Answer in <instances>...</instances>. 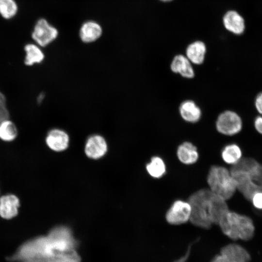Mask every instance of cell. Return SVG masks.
Returning <instances> with one entry per match:
<instances>
[{
  "mask_svg": "<svg viewBox=\"0 0 262 262\" xmlns=\"http://www.w3.org/2000/svg\"><path fill=\"white\" fill-rule=\"evenodd\" d=\"M20 202L13 194H7L0 197V216L5 219H10L18 214Z\"/></svg>",
  "mask_w": 262,
  "mask_h": 262,
  "instance_id": "obj_11",
  "label": "cell"
},
{
  "mask_svg": "<svg viewBox=\"0 0 262 262\" xmlns=\"http://www.w3.org/2000/svg\"><path fill=\"white\" fill-rule=\"evenodd\" d=\"M225 262H249L250 255L241 246L229 244L223 247L219 254Z\"/></svg>",
  "mask_w": 262,
  "mask_h": 262,
  "instance_id": "obj_8",
  "label": "cell"
},
{
  "mask_svg": "<svg viewBox=\"0 0 262 262\" xmlns=\"http://www.w3.org/2000/svg\"><path fill=\"white\" fill-rule=\"evenodd\" d=\"M30 262L29 261H24V262Z\"/></svg>",
  "mask_w": 262,
  "mask_h": 262,
  "instance_id": "obj_33",
  "label": "cell"
},
{
  "mask_svg": "<svg viewBox=\"0 0 262 262\" xmlns=\"http://www.w3.org/2000/svg\"><path fill=\"white\" fill-rule=\"evenodd\" d=\"M255 106L259 113L262 115V92L260 93L256 97Z\"/></svg>",
  "mask_w": 262,
  "mask_h": 262,
  "instance_id": "obj_27",
  "label": "cell"
},
{
  "mask_svg": "<svg viewBox=\"0 0 262 262\" xmlns=\"http://www.w3.org/2000/svg\"><path fill=\"white\" fill-rule=\"evenodd\" d=\"M58 34V31L54 27L45 19L41 18L36 23L32 37L37 45L44 47L53 42Z\"/></svg>",
  "mask_w": 262,
  "mask_h": 262,
  "instance_id": "obj_5",
  "label": "cell"
},
{
  "mask_svg": "<svg viewBox=\"0 0 262 262\" xmlns=\"http://www.w3.org/2000/svg\"><path fill=\"white\" fill-rule=\"evenodd\" d=\"M248 174L256 183L262 185V164L258 163Z\"/></svg>",
  "mask_w": 262,
  "mask_h": 262,
  "instance_id": "obj_24",
  "label": "cell"
},
{
  "mask_svg": "<svg viewBox=\"0 0 262 262\" xmlns=\"http://www.w3.org/2000/svg\"><path fill=\"white\" fill-rule=\"evenodd\" d=\"M242 150L237 144L226 145L222 149L221 156L223 161L232 165L238 163L242 158Z\"/></svg>",
  "mask_w": 262,
  "mask_h": 262,
  "instance_id": "obj_20",
  "label": "cell"
},
{
  "mask_svg": "<svg viewBox=\"0 0 262 262\" xmlns=\"http://www.w3.org/2000/svg\"><path fill=\"white\" fill-rule=\"evenodd\" d=\"M179 110L181 118L188 123L197 122L202 116L200 108L192 100L188 99L182 102Z\"/></svg>",
  "mask_w": 262,
  "mask_h": 262,
  "instance_id": "obj_14",
  "label": "cell"
},
{
  "mask_svg": "<svg viewBox=\"0 0 262 262\" xmlns=\"http://www.w3.org/2000/svg\"><path fill=\"white\" fill-rule=\"evenodd\" d=\"M44 98V94H40L38 97L37 101L38 102L42 101Z\"/></svg>",
  "mask_w": 262,
  "mask_h": 262,
  "instance_id": "obj_31",
  "label": "cell"
},
{
  "mask_svg": "<svg viewBox=\"0 0 262 262\" xmlns=\"http://www.w3.org/2000/svg\"><path fill=\"white\" fill-rule=\"evenodd\" d=\"M223 22L225 28L234 34H241L245 30L244 18L235 11H228L223 16Z\"/></svg>",
  "mask_w": 262,
  "mask_h": 262,
  "instance_id": "obj_15",
  "label": "cell"
},
{
  "mask_svg": "<svg viewBox=\"0 0 262 262\" xmlns=\"http://www.w3.org/2000/svg\"><path fill=\"white\" fill-rule=\"evenodd\" d=\"M242 126V120L240 115L231 110L221 113L215 122V128L218 132L227 136H233L238 133Z\"/></svg>",
  "mask_w": 262,
  "mask_h": 262,
  "instance_id": "obj_4",
  "label": "cell"
},
{
  "mask_svg": "<svg viewBox=\"0 0 262 262\" xmlns=\"http://www.w3.org/2000/svg\"><path fill=\"white\" fill-rule=\"evenodd\" d=\"M18 7L15 0H0V15L6 19L16 16Z\"/></svg>",
  "mask_w": 262,
  "mask_h": 262,
  "instance_id": "obj_23",
  "label": "cell"
},
{
  "mask_svg": "<svg viewBox=\"0 0 262 262\" xmlns=\"http://www.w3.org/2000/svg\"><path fill=\"white\" fill-rule=\"evenodd\" d=\"M191 246H190L187 250V252L182 257L175 260L173 262H186L190 254Z\"/></svg>",
  "mask_w": 262,
  "mask_h": 262,
  "instance_id": "obj_29",
  "label": "cell"
},
{
  "mask_svg": "<svg viewBox=\"0 0 262 262\" xmlns=\"http://www.w3.org/2000/svg\"><path fill=\"white\" fill-rule=\"evenodd\" d=\"M146 169L148 173L153 178H160L165 173V164L159 157H153L150 162L147 164Z\"/></svg>",
  "mask_w": 262,
  "mask_h": 262,
  "instance_id": "obj_22",
  "label": "cell"
},
{
  "mask_svg": "<svg viewBox=\"0 0 262 262\" xmlns=\"http://www.w3.org/2000/svg\"><path fill=\"white\" fill-rule=\"evenodd\" d=\"M102 32V28L99 24L93 21H88L82 25L79 34L82 42L91 43L100 37Z\"/></svg>",
  "mask_w": 262,
  "mask_h": 262,
  "instance_id": "obj_18",
  "label": "cell"
},
{
  "mask_svg": "<svg viewBox=\"0 0 262 262\" xmlns=\"http://www.w3.org/2000/svg\"><path fill=\"white\" fill-rule=\"evenodd\" d=\"M206 51V46L204 42L196 41L187 46L185 56L192 64L200 65L204 61Z\"/></svg>",
  "mask_w": 262,
  "mask_h": 262,
  "instance_id": "obj_16",
  "label": "cell"
},
{
  "mask_svg": "<svg viewBox=\"0 0 262 262\" xmlns=\"http://www.w3.org/2000/svg\"><path fill=\"white\" fill-rule=\"evenodd\" d=\"M207 180L210 190L226 201L230 199L237 190L236 182L230 170L223 166H211Z\"/></svg>",
  "mask_w": 262,
  "mask_h": 262,
  "instance_id": "obj_3",
  "label": "cell"
},
{
  "mask_svg": "<svg viewBox=\"0 0 262 262\" xmlns=\"http://www.w3.org/2000/svg\"><path fill=\"white\" fill-rule=\"evenodd\" d=\"M191 208L190 221L197 227L209 229L218 225L229 210L226 200L207 188L192 194L187 201Z\"/></svg>",
  "mask_w": 262,
  "mask_h": 262,
  "instance_id": "obj_1",
  "label": "cell"
},
{
  "mask_svg": "<svg viewBox=\"0 0 262 262\" xmlns=\"http://www.w3.org/2000/svg\"><path fill=\"white\" fill-rule=\"evenodd\" d=\"M230 171L236 182L237 190L247 200L250 201L255 193L262 191V185L256 183L247 172L231 168Z\"/></svg>",
  "mask_w": 262,
  "mask_h": 262,
  "instance_id": "obj_6",
  "label": "cell"
},
{
  "mask_svg": "<svg viewBox=\"0 0 262 262\" xmlns=\"http://www.w3.org/2000/svg\"><path fill=\"white\" fill-rule=\"evenodd\" d=\"M254 124L256 131L262 134V115L256 117L254 120Z\"/></svg>",
  "mask_w": 262,
  "mask_h": 262,
  "instance_id": "obj_28",
  "label": "cell"
},
{
  "mask_svg": "<svg viewBox=\"0 0 262 262\" xmlns=\"http://www.w3.org/2000/svg\"><path fill=\"white\" fill-rule=\"evenodd\" d=\"M107 150V144L101 135L95 134L90 136L86 141L85 152L92 159H98L103 156Z\"/></svg>",
  "mask_w": 262,
  "mask_h": 262,
  "instance_id": "obj_10",
  "label": "cell"
},
{
  "mask_svg": "<svg viewBox=\"0 0 262 262\" xmlns=\"http://www.w3.org/2000/svg\"><path fill=\"white\" fill-rule=\"evenodd\" d=\"M18 134L16 124L9 119L0 122V139L5 142L14 140Z\"/></svg>",
  "mask_w": 262,
  "mask_h": 262,
  "instance_id": "obj_21",
  "label": "cell"
},
{
  "mask_svg": "<svg viewBox=\"0 0 262 262\" xmlns=\"http://www.w3.org/2000/svg\"><path fill=\"white\" fill-rule=\"evenodd\" d=\"M9 118V112L7 107L6 99L4 94L0 91V122Z\"/></svg>",
  "mask_w": 262,
  "mask_h": 262,
  "instance_id": "obj_25",
  "label": "cell"
},
{
  "mask_svg": "<svg viewBox=\"0 0 262 262\" xmlns=\"http://www.w3.org/2000/svg\"><path fill=\"white\" fill-rule=\"evenodd\" d=\"M177 155L179 160L185 164H193L198 159L196 147L190 142H184L179 145Z\"/></svg>",
  "mask_w": 262,
  "mask_h": 262,
  "instance_id": "obj_17",
  "label": "cell"
},
{
  "mask_svg": "<svg viewBox=\"0 0 262 262\" xmlns=\"http://www.w3.org/2000/svg\"><path fill=\"white\" fill-rule=\"evenodd\" d=\"M250 201L255 208L262 210V191L255 193L252 196Z\"/></svg>",
  "mask_w": 262,
  "mask_h": 262,
  "instance_id": "obj_26",
  "label": "cell"
},
{
  "mask_svg": "<svg viewBox=\"0 0 262 262\" xmlns=\"http://www.w3.org/2000/svg\"><path fill=\"white\" fill-rule=\"evenodd\" d=\"M25 57L24 64L27 66L42 63L45 55L39 46L33 43H29L24 47Z\"/></svg>",
  "mask_w": 262,
  "mask_h": 262,
  "instance_id": "obj_19",
  "label": "cell"
},
{
  "mask_svg": "<svg viewBox=\"0 0 262 262\" xmlns=\"http://www.w3.org/2000/svg\"><path fill=\"white\" fill-rule=\"evenodd\" d=\"M218 225L222 232L232 240L248 241L254 234V225L249 217L229 210Z\"/></svg>",
  "mask_w": 262,
  "mask_h": 262,
  "instance_id": "obj_2",
  "label": "cell"
},
{
  "mask_svg": "<svg viewBox=\"0 0 262 262\" xmlns=\"http://www.w3.org/2000/svg\"><path fill=\"white\" fill-rule=\"evenodd\" d=\"M46 142L49 148L55 151L65 150L68 147L69 137L68 134L60 129H53L47 133Z\"/></svg>",
  "mask_w": 262,
  "mask_h": 262,
  "instance_id": "obj_9",
  "label": "cell"
},
{
  "mask_svg": "<svg viewBox=\"0 0 262 262\" xmlns=\"http://www.w3.org/2000/svg\"><path fill=\"white\" fill-rule=\"evenodd\" d=\"M44 259L48 262H81V258L75 248L49 250Z\"/></svg>",
  "mask_w": 262,
  "mask_h": 262,
  "instance_id": "obj_12",
  "label": "cell"
},
{
  "mask_svg": "<svg viewBox=\"0 0 262 262\" xmlns=\"http://www.w3.org/2000/svg\"><path fill=\"white\" fill-rule=\"evenodd\" d=\"M160 0L163 1H164V2H167V1H171L172 0Z\"/></svg>",
  "mask_w": 262,
  "mask_h": 262,
  "instance_id": "obj_32",
  "label": "cell"
},
{
  "mask_svg": "<svg viewBox=\"0 0 262 262\" xmlns=\"http://www.w3.org/2000/svg\"><path fill=\"white\" fill-rule=\"evenodd\" d=\"M191 208L188 201L178 200L173 202L165 214L167 222L173 225H179L190 221Z\"/></svg>",
  "mask_w": 262,
  "mask_h": 262,
  "instance_id": "obj_7",
  "label": "cell"
},
{
  "mask_svg": "<svg viewBox=\"0 0 262 262\" xmlns=\"http://www.w3.org/2000/svg\"><path fill=\"white\" fill-rule=\"evenodd\" d=\"M192 65L185 55L178 54L172 59L170 69L173 72L184 78L192 79L195 75Z\"/></svg>",
  "mask_w": 262,
  "mask_h": 262,
  "instance_id": "obj_13",
  "label": "cell"
},
{
  "mask_svg": "<svg viewBox=\"0 0 262 262\" xmlns=\"http://www.w3.org/2000/svg\"><path fill=\"white\" fill-rule=\"evenodd\" d=\"M210 262H225L220 256L219 254L215 256Z\"/></svg>",
  "mask_w": 262,
  "mask_h": 262,
  "instance_id": "obj_30",
  "label": "cell"
}]
</instances>
